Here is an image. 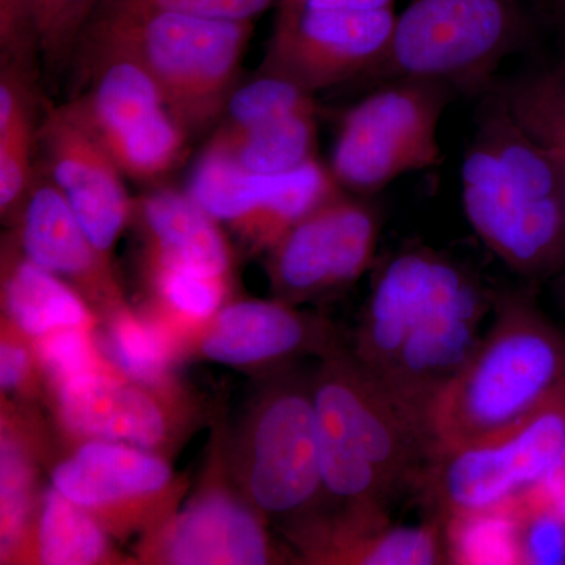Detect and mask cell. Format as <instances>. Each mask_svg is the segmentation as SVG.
<instances>
[{
	"instance_id": "1f68e13d",
	"label": "cell",
	"mask_w": 565,
	"mask_h": 565,
	"mask_svg": "<svg viewBox=\"0 0 565 565\" xmlns=\"http://www.w3.org/2000/svg\"><path fill=\"white\" fill-rule=\"evenodd\" d=\"M32 109L21 110L9 125L0 126V214L9 223L36 178L33 150L39 145V128L33 125Z\"/></svg>"
},
{
	"instance_id": "ac0fdd59",
	"label": "cell",
	"mask_w": 565,
	"mask_h": 565,
	"mask_svg": "<svg viewBox=\"0 0 565 565\" xmlns=\"http://www.w3.org/2000/svg\"><path fill=\"white\" fill-rule=\"evenodd\" d=\"M10 223V237L18 248L31 262L73 286L96 313H106L122 303L110 259L92 243L46 173L35 178Z\"/></svg>"
},
{
	"instance_id": "30bf717a",
	"label": "cell",
	"mask_w": 565,
	"mask_h": 565,
	"mask_svg": "<svg viewBox=\"0 0 565 565\" xmlns=\"http://www.w3.org/2000/svg\"><path fill=\"white\" fill-rule=\"evenodd\" d=\"M451 88L397 79L345 111L329 169L343 191L374 195L407 173L441 162L438 126Z\"/></svg>"
},
{
	"instance_id": "b9f144b4",
	"label": "cell",
	"mask_w": 565,
	"mask_h": 565,
	"mask_svg": "<svg viewBox=\"0 0 565 565\" xmlns=\"http://www.w3.org/2000/svg\"><path fill=\"white\" fill-rule=\"evenodd\" d=\"M563 282H564V286H565V278H563Z\"/></svg>"
},
{
	"instance_id": "9a60e30c",
	"label": "cell",
	"mask_w": 565,
	"mask_h": 565,
	"mask_svg": "<svg viewBox=\"0 0 565 565\" xmlns=\"http://www.w3.org/2000/svg\"><path fill=\"white\" fill-rule=\"evenodd\" d=\"M269 522L237 492L221 468L181 508L141 535L140 559L170 565L282 563Z\"/></svg>"
},
{
	"instance_id": "7402d4cb",
	"label": "cell",
	"mask_w": 565,
	"mask_h": 565,
	"mask_svg": "<svg viewBox=\"0 0 565 565\" xmlns=\"http://www.w3.org/2000/svg\"><path fill=\"white\" fill-rule=\"evenodd\" d=\"M111 559L118 556L106 526L54 486L46 487L18 563L95 565Z\"/></svg>"
},
{
	"instance_id": "277c9868",
	"label": "cell",
	"mask_w": 565,
	"mask_h": 565,
	"mask_svg": "<svg viewBox=\"0 0 565 565\" xmlns=\"http://www.w3.org/2000/svg\"><path fill=\"white\" fill-rule=\"evenodd\" d=\"M564 384L565 332L530 292H497L481 341L427 414L430 456L514 426Z\"/></svg>"
},
{
	"instance_id": "d6986e66",
	"label": "cell",
	"mask_w": 565,
	"mask_h": 565,
	"mask_svg": "<svg viewBox=\"0 0 565 565\" xmlns=\"http://www.w3.org/2000/svg\"><path fill=\"white\" fill-rule=\"evenodd\" d=\"M145 266H173L232 277L233 250L221 223L188 191L159 188L134 200Z\"/></svg>"
},
{
	"instance_id": "8d00e7d4",
	"label": "cell",
	"mask_w": 565,
	"mask_h": 565,
	"mask_svg": "<svg viewBox=\"0 0 565 565\" xmlns=\"http://www.w3.org/2000/svg\"><path fill=\"white\" fill-rule=\"evenodd\" d=\"M154 9L177 11L204 20L253 22L281 0H136Z\"/></svg>"
},
{
	"instance_id": "ab89813d",
	"label": "cell",
	"mask_w": 565,
	"mask_h": 565,
	"mask_svg": "<svg viewBox=\"0 0 565 565\" xmlns=\"http://www.w3.org/2000/svg\"><path fill=\"white\" fill-rule=\"evenodd\" d=\"M552 7L556 21L565 29V0H552Z\"/></svg>"
},
{
	"instance_id": "44dd1931",
	"label": "cell",
	"mask_w": 565,
	"mask_h": 565,
	"mask_svg": "<svg viewBox=\"0 0 565 565\" xmlns=\"http://www.w3.org/2000/svg\"><path fill=\"white\" fill-rule=\"evenodd\" d=\"M98 344L106 362L122 377L152 388L177 386L174 366L182 356L180 338L151 311L125 302L102 315Z\"/></svg>"
},
{
	"instance_id": "8992f818",
	"label": "cell",
	"mask_w": 565,
	"mask_h": 565,
	"mask_svg": "<svg viewBox=\"0 0 565 565\" xmlns=\"http://www.w3.org/2000/svg\"><path fill=\"white\" fill-rule=\"evenodd\" d=\"M253 22L204 20L136 0H102L81 39L103 41L141 63L189 132L221 120L239 84Z\"/></svg>"
},
{
	"instance_id": "83f0119b",
	"label": "cell",
	"mask_w": 565,
	"mask_h": 565,
	"mask_svg": "<svg viewBox=\"0 0 565 565\" xmlns=\"http://www.w3.org/2000/svg\"><path fill=\"white\" fill-rule=\"evenodd\" d=\"M516 121L565 166V61L498 88Z\"/></svg>"
},
{
	"instance_id": "52a82bcc",
	"label": "cell",
	"mask_w": 565,
	"mask_h": 565,
	"mask_svg": "<svg viewBox=\"0 0 565 565\" xmlns=\"http://www.w3.org/2000/svg\"><path fill=\"white\" fill-rule=\"evenodd\" d=\"M525 33L520 0H411L374 74L481 90Z\"/></svg>"
},
{
	"instance_id": "ba28073f",
	"label": "cell",
	"mask_w": 565,
	"mask_h": 565,
	"mask_svg": "<svg viewBox=\"0 0 565 565\" xmlns=\"http://www.w3.org/2000/svg\"><path fill=\"white\" fill-rule=\"evenodd\" d=\"M84 76L68 107L126 178L151 182L172 172L188 147V129L170 109L150 71L128 52L81 39ZM76 50V51H77Z\"/></svg>"
},
{
	"instance_id": "5bb4252c",
	"label": "cell",
	"mask_w": 565,
	"mask_h": 565,
	"mask_svg": "<svg viewBox=\"0 0 565 565\" xmlns=\"http://www.w3.org/2000/svg\"><path fill=\"white\" fill-rule=\"evenodd\" d=\"M70 441L109 440L169 455L195 422L180 386L152 388L107 367L50 390Z\"/></svg>"
},
{
	"instance_id": "7a4b0ae2",
	"label": "cell",
	"mask_w": 565,
	"mask_h": 565,
	"mask_svg": "<svg viewBox=\"0 0 565 565\" xmlns=\"http://www.w3.org/2000/svg\"><path fill=\"white\" fill-rule=\"evenodd\" d=\"M319 455L330 522L366 530L392 522L430 459L426 429L364 371L348 343L313 373Z\"/></svg>"
},
{
	"instance_id": "8fae6325",
	"label": "cell",
	"mask_w": 565,
	"mask_h": 565,
	"mask_svg": "<svg viewBox=\"0 0 565 565\" xmlns=\"http://www.w3.org/2000/svg\"><path fill=\"white\" fill-rule=\"evenodd\" d=\"M381 228L364 196L337 193L266 252L275 299L299 307L351 288L373 267Z\"/></svg>"
},
{
	"instance_id": "f1b7e54d",
	"label": "cell",
	"mask_w": 565,
	"mask_h": 565,
	"mask_svg": "<svg viewBox=\"0 0 565 565\" xmlns=\"http://www.w3.org/2000/svg\"><path fill=\"white\" fill-rule=\"evenodd\" d=\"M313 96L296 82L259 71L258 76L236 85L212 137L239 136L297 111L316 109Z\"/></svg>"
},
{
	"instance_id": "484cf974",
	"label": "cell",
	"mask_w": 565,
	"mask_h": 565,
	"mask_svg": "<svg viewBox=\"0 0 565 565\" xmlns=\"http://www.w3.org/2000/svg\"><path fill=\"white\" fill-rule=\"evenodd\" d=\"M206 147L223 152L252 173L292 172L318 159L316 109L297 111L239 136L211 137Z\"/></svg>"
},
{
	"instance_id": "e0dca14e",
	"label": "cell",
	"mask_w": 565,
	"mask_h": 565,
	"mask_svg": "<svg viewBox=\"0 0 565 565\" xmlns=\"http://www.w3.org/2000/svg\"><path fill=\"white\" fill-rule=\"evenodd\" d=\"M44 169L95 247L110 259L128 223L134 200L125 174L68 104L47 111L39 126Z\"/></svg>"
},
{
	"instance_id": "d6a6232c",
	"label": "cell",
	"mask_w": 565,
	"mask_h": 565,
	"mask_svg": "<svg viewBox=\"0 0 565 565\" xmlns=\"http://www.w3.org/2000/svg\"><path fill=\"white\" fill-rule=\"evenodd\" d=\"M44 384L52 390L74 379L111 367L104 359L95 327H68L33 341ZM114 370V367H111Z\"/></svg>"
},
{
	"instance_id": "4316f807",
	"label": "cell",
	"mask_w": 565,
	"mask_h": 565,
	"mask_svg": "<svg viewBox=\"0 0 565 565\" xmlns=\"http://www.w3.org/2000/svg\"><path fill=\"white\" fill-rule=\"evenodd\" d=\"M152 296L151 313L184 343L228 303L232 277L173 266H145Z\"/></svg>"
},
{
	"instance_id": "cb8c5ba5",
	"label": "cell",
	"mask_w": 565,
	"mask_h": 565,
	"mask_svg": "<svg viewBox=\"0 0 565 565\" xmlns=\"http://www.w3.org/2000/svg\"><path fill=\"white\" fill-rule=\"evenodd\" d=\"M311 564L440 565L451 564L445 523L430 515L419 525H386L341 535L321 546Z\"/></svg>"
},
{
	"instance_id": "603a6c76",
	"label": "cell",
	"mask_w": 565,
	"mask_h": 565,
	"mask_svg": "<svg viewBox=\"0 0 565 565\" xmlns=\"http://www.w3.org/2000/svg\"><path fill=\"white\" fill-rule=\"evenodd\" d=\"M20 416L3 411L0 440V553L2 563H18L39 509V440Z\"/></svg>"
},
{
	"instance_id": "7c38bea8",
	"label": "cell",
	"mask_w": 565,
	"mask_h": 565,
	"mask_svg": "<svg viewBox=\"0 0 565 565\" xmlns=\"http://www.w3.org/2000/svg\"><path fill=\"white\" fill-rule=\"evenodd\" d=\"M51 484L115 537L150 533L178 508L184 489L166 456L109 440L74 441L52 468Z\"/></svg>"
},
{
	"instance_id": "3957f363",
	"label": "cell",
	"mask_w": 565,
	"mask_h": 565,
	"mask_svg": "<svg viewBox=\"0 0 565 565\" xmlns=\"http://www.w3.org/2000/svg\"><path fill=\"white\" fill-rule=\"evenodd\" d=\"M462 202L476 234L509 269L527 278L563 274V166L516 121L498 90L479 111L465 152Z\"/></svg>"
},
{
	"instance_id": "4fadbf2b",
	"label": "cell",
	"mask_w": 565,
	"mask_h": 565,
	"mask_svg": "<svg viewBox=\"0 0 565 565\" xmlns=\"http://www.w3.org/2000/svg\"><path fill=\"white\" fill-rule=\"evenodd\" d=\"M396 18L394 10L278 7L259 71L296 82L313 95L370 76L384 61Z\"/></svg>"
},
{
	"instance_id": "5b68a950",
	"label": "cell",
	"mask_w": 565,
	"mask_h": 565,
	"mask_svg": "<svg viewBox=\"0 0 565 565\" xmlns=\"http://www.w3.org/2000/svg\"><path fill=\"white\" fill-rule=\"evenodd\" d=\"M222 463L234 489L292 546L321 525L329 501L313 373L292 366L263 377Z\"/></svg>"
},
{
	"instance_id": "d4e9b609",
	"label": "cell",
	"mask_w": 565,
	"mask_h": 565,
	"mask_svg": "<svg viewBox=\"0 0 565 565\" xmlns=\"http://www.w3.org/2000/svg\"><path fill=\"white\" fill-rule=\"evenodd\" d=\"M278 177L248 172L228 156L206 147L193 166L185 191L211 217L243 239L274 192Z\"/></svg>"
},
{
	"instance_id": "6da1fadb",
	"label": "cell",
	"mask_w": 565,
	"mask_h": 565,
	"mask_svg": "<svg viewBox=\"0 0 565 565\" xmlns=\"http://www.w3.org/2000/svg\"><path fill=\"white\" fill-rule=\"evenodd\" d=\"M494 299L470 267L408 245L379 266L349 351L426 429L434 401L481 341Z\"/></svg>"
},
{
	"instance_id": "e575fe53",
	"label": "cell",
	"mask_w": 565,
	"mask_h": 565,
	"mask_svg": "<svg viewBox=\"0 0 565 565\" xmlns=\"http://www.w3.org/2000/svg\"><path fill=\"white\" fill-rule=\"evenodd\" d=\"M0 63L32 74L33 58L41 54L39 18L32 0H0Z\"/></svg>"
},
{
	"instance_id": "74e56055",
	"label": "cell",
	"mask_w": 565,
	"mask_h": 565,
	"mask_svg": "<svg viewBox=\"0 0 565 565\" xmlns=\"http://www.w3.org/2000/svg\"><path fill=\"white\" fill-rule=\"evenodd\" d=\"M533 489L565 519V446Z\"/></svg>"
},
{
	"instance_id": "ffe728a7",
	"label": "cell",
	"mask_w": 565,
	"mask_h": 565,
	"mask_svg": "<svg viewBox=\"0 0 565 565\" xmlns=\"http://www.w3.org/2000/svg\"><path fill=\"white\" fill-rule=\"evenodd\" d=\"M3 322L35 341L68 327H96L92 305L73 286L31 262L10 234L2 245Z\"/></svg>"
},
{
	"instance_id": "2e32d148",
	"label": "cell",
	"mask_w": 565,
	"mask_h": 565,
	"mask_svg": "<svg viewBox=\"0 0 565 565\" xmlns=\"http://www.w3.org/2000/svg\"><path fill=\"white\" fill-rule=\"evenodd\" d=\"M334 323L281 300H230L184 343V355L267 377L344 345Z\"/></svg>"
},
{
	"instance_id": "60d3db41",
	"label": "cell",
	"mask_w": 565,
	"mask_h": 565,
	"mask_svg": "<svg viewBox=\"0 0 565 565\" xmlns=\"http://www.w3.org/2000/svg\"><path fill=\"white\" fill-rule=\"evenodd\" d=\"M563 278H565V264H564V270H563V274H561V280H563Z\"/></svg>"
},
{
	"instance_id": "9c48e42d",
	"label": "cell",
	"mask_w": 565,
	"mask_h": 565,
	"mask_svg": "<svg viewBox=\"0 0 565 565\" xmlns=\"http://www.w3.org/2000/svg\"><path fill=\"white\" fill-rule=\"evenodd\" d=\"M565 446V384L533 414L481 440L434 452L415 492L440 520L505 511Z\"/></svg>"
},
{
	"instance_id": "f35d334b",
	"label": "cell",
	"mask_w": 565,
	"mask_h": 565,
	"mask_svg": "<svg viewBox=\"0 0 565 565\" xmlns=\"http://www.w3.org/2000/svg\"><path fill=\"white\" fill-rule=\"evenodd\" d=\"M278 7L315 10H394V0H281Z\"/></svg>"
},
{
	"instance_id": "f546056e",
	"label": "cell",
	"mask_w": 565,
	"mask_h": 565,
	"mask_svg": "<svg viewBox=\"0 0 565 565\" xmlns=\"http://www.w3.org/2000/svg\"><path fill=\"white\" fill-rule=\"evenodd\" d=\"M444 523L451 564H516L514 520L509 509Z\"/></svg>"
},
{
	"instance_id": "d590c367",
	"label": "cell",
	"mask_w": 565,
	"mask_h": 565,
	"mask_svg": "<svg viewBox=\"0 0 565 565\" xmlns=\"http://www.w3.org/2000/svg\"><path fill=\"white\" fill-rule=\"evenodd\" d=\"M2 344H0V388L3 397L33 396L41 374L33 341L14 330L9 323H2Z\"/></svg>"
},
{
	"instance_id": "4dcf8cb0",
	"label": "cell",
	"mask_w": 565,
	"mask_h": 565,
	"mask_svg": "<svg viewBox=\"0 0 565 565\" xmlns=\"http://www.w3.org/2000/svg\"><path fill=\"white\" fill-rule=\"evenodd\" d=\"M508 509L514 520L516 564H565V519L542 494L530 489Z\"/></svg>"
},
{
	"instance_id": "836d02e7",
	"label": "cell",
	"mask_w": 565,
	"mask_h": 565,
	"mask_svg": "<svg viewBox=\"0 0 565 565\" xmlns=\"http://www.w3.org/2000/svg\"><path fill=\"white\" fill-rule=\"evenodd\" d=\"M39 18L41 55L61 65L77 50L82 33L102 0H32Z\"/></svg>"
}]
</instances>
